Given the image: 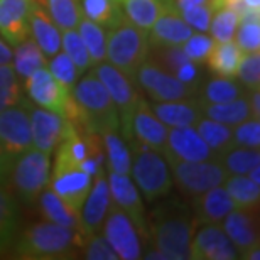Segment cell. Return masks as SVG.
<instances>
[{
    "mask_svg": "<svg viewBox=\"0 0 260 260\" xmlns=\"http://www.w3.org/2000/svg\"><path fill=\"white\" fill-rule=\"evenodd\" d=\"M19 228L17 203L0 183V253L12 245Z\"/></svg>",
    "mask_w": 260,
    "mask_h": 260,
    "instance_id": "34",
    "label": "cell"
},
{
    "mask_svg": "<svg viewBox=\"0 0 260 260\" xmlns=\"http://www.w3.org/2000/svg\"><path fill=\"white\" fill-rule=\"evenodd\" d=\"M152 112L155 117L164 123L166 127H188L196 125L203 115V105L194 98H181V100H168V102H154Z\"/></svg>",
    "mask_w": 260,
    "mask_h": 260,
    "instance_id": "25",
    "label": "cell"
},
{
    "mask_svg": "<svg viewBox=\"0 0 260 260\" xmlns=\"http://www.w3.org/2000/svg\"><path fill=\"white\" fill-rule=\"evenodd\" d=\"M198 134L205 140L206 145L210 147L216 155L221 154L223 150L232 147V127L225 125L221 122L211 120L208 117H201L196 123Z\"/></svg>",
    "mask_w": 260,
    "mask_h": 260,
    "instance_id": "39",
    "label": "cell"
},
{
    "mask_svg": "<svg viewBox=\"0 0 260 260\" xmlns=\"http://www.w3.org/2000/svg\"><path fill=\"white\" fill-rule=\"evenodd\" d=\"M235 208L237 205L223 184L193 196V215L198 225L221 223L223 218Z\"/></svg>",
    "mask_w": 260,
    "mask_h": 260,
    "instance_id": "23",
    "label": "cell"
},
{
    "mask_svg": "<svg viewBox=\"0 0 260 260\" xmlns=\"http://www.w3.org/2000/svg\"><path fill=\"white\" fill-rule=\"evenodd\" d=\"M159 49V64L174 75L179 81L200 90V76L201 71L198 63L191 61L181 48H157Z\"/></svg>",
    "mask_w": 260,
    "mask_h": 260,
    "instance_id": "26",
    "label": "cell"
},
{
    "mask_svg": "<svg viewBox=\"0 0 260 260\" xmlns=\"http://www.w3.org/2000/svg\"><path fill=\"white\" fill-rule=\"evenodd\" d=\"M233 41L242 53H257L260 49V20H240Z\"/></svg>",
    "mask_w": 260,
    "mask_h": 260,
    "instance_id": "48",
    "label": "cell"
},
{
    "mask_svg": "<svg viewBox=\"0 0 260 260\" xmlns=\"http://www.w3.org/2000/svg\"><path fill=\"white\" fill-rule=\"evenodd\" d=\"M147 32L125 20L107 30V63L115 66L130 80H135L139 66L149 58ZM135 83V81H134Z\"/></svg>",
    "mask_w": 260,
    "mask_h": 260,
    "instance_id": "6",
    "label": "cell"
},
{
    "mask_svg": "<svg viewBox=\"0 0 260 260\" xmlns=\"http://www.w3.org/2000/svg\"><path fill=\"white\" fill-rule=\"evenodd\" d=\"M12 68L20 80H25L30 73L48 64V58H46L44 53L39 49V46L34 43V39L30 36L15 46V51H12Z\"/></svg>",
    "mask_w": 260,
    "mask_h": 260,
    "instance_id": "35",
    "label": "cell"
},
{
    "mask_svg": "<svg viewBox=\"0 0 260 260\" xmlns=\"http://www.w3.org/2000/svg\"><path fill=\"white\" fill-rule=\"evenodd\" d=\"M247 176L253 181V183L260 186V166H255V168H253L252 171H248Z\"/></svg>",
    "mask_w": 260,
    "mask_h": 260,
    "instance_id": "55",
    "label": "cell"
},
{
    "mask_svg": "<svg viewBox=\"0 0 260 260\" xmlns=\"http://www.w3.org/2000/svg\"><path fill=\"white\" fill-rule=\"evenodd\" d=\"M213 46H215V39L211 36H208L206 32H193L179 48L191 61H194V63H205L206 58L211 53Z\"/></svg>",
    "mask_w": 260,
    "mask_h": 260,
    "instance_id": "47",
    "label": "cell"
},
{
    "mask_svg": "<svg viewBox=\"0 0 260 260\" xmlns=\"http://www.w3.org/2000/svg\"><path fill=\"white\" fill-rule=\"evenodd\" d=\"M29 30L30 38L34 39V43L39 46V49L48 59L61 51V30L56 27L48 10L38 0H32L30 4Z\"/></svg>",
    "mask_w": 260,
    "mask_h": 260,
    "instance_id": "24",
    "label": "cell"
},
{
    "mask_svg": "<svg viewBox=\"0 0 260 260\" xmlns=\"http://www.w3.org/2000/svg\"><path fill=\"white\" fill-rule=\"evenodd\" d=\"M91 71L95 73V76L102 81V85L110 95L113 105L117 108L118 120H120V134L128 144L132 140V130H130L132 115L140 98L135 83L107 61L95 64Z\"/></svg>",
    "mask_w": 260,
    "mask_h": 260,
    "instance_id": "8",
    "label": "cell"
},
{
    "mask_svg": "<svg viewBox=\"0 0 260 260\" xmlns=\"http://www.w3.org/2000/svg\"><path fill=\"white\" fill-rule=\"evenodd\" d=\"M223 186L237 208H257L260 201V186L253 183L248 176H228Z\"/></svg>",
    "mask_w": 260,
    "mask_h": 260,
    "instance_id": "38",
    "label": "cell"
},
{
    "mask_svg": "<svg viewBox=\"0 0 260 260\" xmlns=\"http://www.w3.org/2000/svg\"><path fill=\"white\" fill-rule=\"evenodd\" d=\"M164 157L179 160H210L216 159V154L208 147L194 125L173 127L168 130V140L162 150Z\"/></svg>",
    "mask_w": 260,
    "mask_h": 260,
    "instance_id": "17",
    "label": "cell"
},
{
    "mask_svg": "<svg viewBox=\"0 0 260 260\" xmlns=\"http://www.w3.org/2000/svg\"><path fill=\"white\" fill-rule=\"evenodd\" d=\"M10 168H12V160H10V157L5 154V150L0 145V183H4L9 178Z\"/></svg>",
    "mask_w": 260,
    "mask_h": 260,
    "instance_id": "51",
    "label": "cell"
},
{
    "mask_svg": "<svg viewBox=\"0 0 260 260\" xmlns=\"http://www.w3.org/2000/svg\"><path fill=\"white\" fill-rule=\"evenodd\" d=\"M107 181H108V189H110L112 203L117 205L130 218V221L137 228L139 235L145 237L147 235L145 213H144L142 198H140L137 186L128 178V174H117L112 173V171L107 174Z\"/></svg>",
    "mask_w": 260,
    "mask_h": 260,
    "instance_id": "16",
    "label": "cell"
},
{
    "mask_svg": "<svg viewBox=\"0 0 260 260\" xmlns=\"http://www.w3.org/2000/svg\"><path fill=\"white\" fill-rule=\"evenodd\" d=\"M137 85L152 98L154 102H168V100H181V98L193 96L198 90L193 86L179 81L174 75H171L168 70L157 64L149 58L139 66L135 73Z\"/></svg>",
    "mask_w": 260,
    "mask_h": 260,
    "instance_id": "11",
    "label": "cell"
},
{
    "mask_svg": "<svg viewBox=\"0 0 260 260\" xmlns=\"http://www.w3.org/2000/svg\"><path fill=\"white\" fill-rule=\"evenodd\" d=\"M247 88L242 85L238 80L228 76H218L211 78L205 83L201 90L200 102L203 105H215V103H226L237 98H242L247 95Z\"/></svg>",
    "mask_w": 260,
    "mask_h": 260,
    "instance_id": "30",
    "label": "cell"
},
{
    "mask_svg": "<svg viewBox=\"0 0 260 260\" xmlns=\"http://www.w3.org/2000/svg\"><path fill=\"white\" fill-rule=\"evenodd\" d=\"M196 220L184 206L168 203L155 213L152 235L154 245L168 260H186L189 257L191 238L196 230Z\"/></svg>",
    "mask_w": 260,
    "mask_h": 260,
    "instance_id": "2",
    "label": "cell"
},
{
    "mask_svg": "<svg viewBox=\"0 0 260 260\" xmlns=\"http://www.w3.org/2000/svg\"><path fill=\"white\" fill-rule=\"evenodd\" d=\"M132 140L140 145H145L149 149H154L157 152H162L166 147V140H168V130L162 122L155 117V113L150 108V103H147L144 98H139L137 107L134 110L132 123ZM130 140V142H132Z\"/></svg>",
    "mask_w": 260,
    "mask_h": 260,
    "instance_id": "19",
    "label": "cell"
},
{
    "mask_svg": "<svg viewBox=\"0 0 260 260\" xmlns=\"http://www.w3.org/2000/svg\"><path fill=\"white\" fill-rule=\"evenodd\" d=\"M173 181L183 193L196 196L200 193L221 186L228 178L225 168L218 159L210 160H179L166 157Z\"/></svg>",
    "mask_w": 260,
    "mask_h": 260,
    "instance_id": "9",
    "label": "cell"
},
{
    "mask_svg": "<svg viewBox=\"0 0 260 260\" xmlns=\"http://www.w3.org/2000/svg\"><path fill=\"white\" fill-rule=\"evenodd\" d=\"M189 257L194 260H235L240 258V253L220 223H206L191 238Z\"/></svg>",
    "mask_w": 260,
    "mask_h": 260,
    "instance_id": "15",
    "label": "cell"
},
{
    "mask_svg": "<svg viewBox=\"0 0 260 260\" xmlns=\"http://www.w3.org/2000/svg\"><path fill=\"white\" fill-rule=\"evenodd\" d=\"M216 9H220V0H218V2H213V4L191 5V7L178 10V12L193 30H196V32H208L211 17Z\"/></svg>",
    "mask_w": 260,
    "mask_h": 260,
    "instance_id": "44",
    "label": "cell"
},
{
    "mask_svg": "<svg viewBox=\"0 0 260 260\" xmlns=\"http://www.w3.org/2000/svg\"><path fill=\"white\" fill-rule=\"evenodd\" d=\"M213 2H218V0H174V2H171V5H173L176 10H181V9H186V7H191V5L213 4Z\"/></svg>",
    "mask_w": 260,
    "mask_h": 260,
    "instance_id": "53",
    "label": "cell"
},
{
    "mask_svg": "<svg viewBox=\"0 0 260 260\" xmlns=\"http://www.w3.org/2000/svg\"><path fill=\"white\" fill-rule=\"evenodd\" d=\"M220 164L225 168L228 176H247L255 166H260L258 149L245 147H228L216 155Z\"/></svg>",
    "mask_w": 260,
    "mask_h": 260,
    "instance_id": "36",
    "label": "cell"
},
{
    "mask_svg": "<svg viewBox=\"0 0 260 260\" xmlns=\"http://www.w3.org/2000/svg\"><path fill=\"white\" fill-rule=\"evenodd\" d=\"M91 184L93 176L80 169V166L54 162L53 176L49 179L51 189L78 215H80L83 203L90 193Z\"/></svg>",
    "mask_w": 260,
    "mask_h": 260,
    "instance_id": "13",
    "label": "cell"
},
{
    "mask_svg": "<svg viewBox=\"0 0 260 260\" xmlns=\"http://www.w3.org/2000/svg\"><path fill=\"white\" fill-rule=\"evenodd\" d=\"M10 61H12V49H10V46L0 38V66L7 64Z\"/></svg>",
    "mask_w": 260,
    "mask_h": 260,
    "instance_id": "54",
    "label": "cell"
},
{
    "mask_svg": "<svg viewBox=\"0 0 260 260\" xmlns=\"http://www.w3.org/2000/svg\"><path fill=\"white\" fill-rule=\"evenodd\" d=\"M247 98H248V105L252 108L253 117L258 118L260 117V90L258 88H253V90L247 91Z\"/></svg>",
    "mask_w": 260,
    "mask_h": 260,
    "instance_id": "52",
    "label": "cell"
},
{
    "mask_svg": "<svg viewBox=\"0 0 260 260\" xmlns=\"http://www.w3.org/2000/svg\"><path fill=\"white\" fill-rule=\"evenodd\" d=\"M93 178H95V183L91 184L90 193H88L80 211L81 230L86 237L96 235V233L102 232L103 221H105L108 210H110V205H112L107 173H100V174L93 176Z\"/></svg>",
    "mask_w": 260,
    "mask_h": 260,
    "instance_id": "18",
    "label": "cell"
},
{
    "mask_svg": "<svg viewBox=\"0 0 260 260\" xmlns=\"http://www.w3.org/2000/svg\"><path fill=\"white\" fill-rule=\"evenodd\" d=\"M248 9L255 10V12H260V0H243Z\"/></svg>",
    "mask_w": 260,
    "mask_h": 260,
    "instance_id": "56",
    "label": "cell"
},
{
    "mask_svg": "<svg viewBox=\"0 0 260 260\" xmlns=\"http://www.w3.org/2000/svg\"><path fill=\"white\" fill-rule=\"evenodd\" d=\"M120 5L130 24L149 32L157 17L169 5V0H120Z\"/></svg>",
    "mask_w": 260,
    "mask_h": 260,
    "instance_id": "28",
    "label": "cell"
},
{
    "mask_svg": "<svg viewBox=\"0 0 260 260\" xmlns=\"http://www.w3.org/2000/svg\"><path fill=\"white\" fill-rule=\"evenodd\" d=\"M39 2H41V4H43V0H39Z\"/></svg>",
    "mask_w": 260,
    "mask_h": 260,
    "instance_id": "57",
    "label": "cell"
},
{
    "mask_svg": "<svg viewBox=\"0 0 260 260\" xmlns=\"http://www.w3.org/2000/svg\"><path fill=\"white\" fill-rule=\"evenodd\" d=\"M71 122L63 115L48 108L30 103V134H32V147L51 155L70 128Z\"/></svg>",
    "mask_w": 260,
    "mask_h": 260,
    "instance_id": "14",
    "label": "cell"
},
{
    "mask_svg": "<svg viewBox=\"0 0 260 260\" xmlns=\"http://www.w3.org/2000/svg\"><path fill=\"white\" fill-rule=\"evenodd\" d=\"M61 48L64 49L63 53L73 61V64L80 73L86 71L91 66L90 54H88L85 43L76 29H68L61 32Z\"/></svg>",
    "mask_w": 260,
    "mask_h": 260,
    "instance_id": "41",
    "label": "cell"
},
{
    "mask_svg": "<svg viewBox=\"0 0 260 260\" xmlns=\"http://www.w3.org/2000/svg\"><path fill=\"white\" fill-rule=\"evenodd\" d=\"M194 30L186 24V20L181 17L179 12L173 5L164 9V12L159 15L154 25L147 32L150 48H179Z\"/></svg>",
    "mask_w": 260,
    "mask_h": 260,
    "instance_id": "21",
    "label": "cell"
},
{
    "mask_svg": "<svg viewBox=\"0 0 260 260\" xmlns=\"http://www.w3.org/2000/svg\"><path fill=\"white\" fill-rule=\"evenodd\" d=\"M83 253L85 258L90 260H117L118 255L113 250L110 243L107 242L105 237H102L100 233L96 235H90L86 238L85 245H83Z\"/></svg>",
    "mask_w": 260,
    "mask_h": 260,
    "instance_id": "50",
    "label": "cell"
},
{
    "mask_svg": "<svg viewBox=\"0 0 260 260\" xmlns=\"http://www.w3.org/2000/svg\"><path fill=\"white\" fill-rule=\"evenodd\" d=\"M238 81L247 90H253L260 85V53H243L240 64H238L237 75Z\"/></svg>",
    "mask_w": 260,
    "mask_h": 260,
    "instance_id": "49",
    "label": "cell"
},
{
    "mask_svg": "<svg viewBox=\"0 0 260 260\" xmlns=\"http://www.w3.org/2000/svg\"><path fill=\"white\" fill-rule=\"evenodd\" d=\"M78 34L81 36L85 48L90 54L91 66H95L107 59V29L98 25L91 20L81 17L78 24Z\"/></svg>",
    "mask_w": 260,
    "mask_h": 260,
    "instance_id": "37",
    "label": "cell"
},
{
    "mask_svg": "<svg viewBox=\"0 0 260 260\" xmlns=\"http://www.w3.org/2000/svg\"><path fill=\"white\" fill-rule=\"evenodd\" d=\"M81 15L103 29H113L125 22L122 5L118 0H78Z\"/></svg>",
    "mask_w": 260,
    "mask_h": 260,
    "instance_id": "27",
    "label": "cell"
},
{
    "mask_svg": "<svg viewBox=\"0 0 260 260\" xmlns=\"http://www.w3.org/2000/svg\"><path fill=\"white\" fill-rule=\"evenodd\" d=\"M128 147L132 152L130 173L140 196L145 201H155L168 196L173 188V176L162 152L140 145L134 140L128 142Z\"/></svg>",
    "mask_w": 260,
    "mask_h": 260,
    "instance_id": "4",
    "label": "cell"
},
{
    "mask_svg": "<svg viewBox=\"0 0 260 260\" xmlns=\"http://www.w3.org/2000/svg\"><path fill=\"white\" fill-rule=\"evenodd\" d=\"M46 68L49 70V73L53 75L56 80H58L61 85H63L66 90H73L75 83L78 81V75L80 71L76 70V66L73 64V61L68 58L64 53H56L54 56H51L48 59V64Z\"/></svg>",
    "mask_w": 260,
    "mask_h": 260,
    "instance_id": "45",
    "label": "cell"
},
{
    "mask_svg": "<svg viewBox=\"0 0 260 260\" xmlns=\"http://www.w3.org/2000/svg\"><path fill=\"white\" fill-rule=\"evenodd\" d=\"M238 22H240V17L230 9L220 7L215 10L210 22V27H208V32L215 43H225V41H232L233 36H235V30L238 27Z\"/></svg>",
    "mask_w": 260,
    "mask_h": 260,
    "instance_id": "42",
    "label": "cell"
},
{
    "mask_svg": "<svg viewBox=\"0 0 260 260\" xmlns=\"http://www.w3.org/2000/svg\"><path fill=\"white\" fill-rule=\"evenodd\" d=\"M22 98L17 73L9 63L0 66V112L15 105Z\"/></svg>",
    "mask_w": 260,
    "mask_h": 260,
    "instance_id": "43",
    "label": "cell"
},
{
    "mask_svg": "<svg viewBox=\"0 0 260 260\" xmlns=\"http://www.w3.org/2000/svg\"><path fill=\"white\" fill-rule=\"evenodd\" d=\"M103 237L117 252L122 260H137L142 258V245L137 228L130 221V218L117 205H110L108 215L103 221Z\"/></svg>",
    "mask_w": 260,
    "mask_h": 260,
    "instance_id": "12",
    "label": "cell"
},
{
    "mask_svg": "<svg viewBox=\"0 0 260 260\" xmlns=\"http://www.w3.org/2000/svg\"><path fill=\"white\" fill-rule=\"evenodd\" d=\"M232 147H260V118L252 117L248 120L232 127Z\"/></svg>",
    "mask_w": 260,
    "mask_h": 260,
    "instance_id": "46",
    "label": "cell"
},
{
    "mask_svg": "<svg viewBox=\"0 0 260 260\" xmlns=\"http://www.w3.org/2000/svg\"><path fill=\"white\" fill-rule=\"evenodd\" d=\"M0 145L12 162L32 147L30 102L20 98L15 105L0 112Z\"/></svg>",
    "mask_w": 260,
    "mask_h": 260,
    "instance_id": "10",
    "label": "cell"
},
{
    "mask_svg": "<svg viewBox=\"0 0 260 260\" xmlns=\"http://www.w3.org/2000/svg\"><path fill=\"white\" fill-rule=\"evenodd\" d=\"M221 228L240 253V258L245 257L253 248L260 247L257 220L252 210H248V208L232 210L223 218Z\"/></svg>",
    "mask_w": 260,
    "mask_h": 260,
    "instance_id": "20",
    "label": "cell"
},
{
    "mask_svg": "<svg viewBox=\"0 0 260 260\" xmlns=\"http://www.w3.org/2000/svg\"><path fill=\"white\" fill-rule=\"evenodd\" d=\"M203 115L211 118V120L225 123V125L235 127L238 123L252 118L253 113H252L250 105H248V98L245 95V96L226 102V103H215V105L210 103V105H203Z\"/></svg>",
    "mask_w": 260,
    "mask_h": 260,
    "instance_id": "33",
    "label": "cell"
},
{
    "mask_svg": "<svg viewBox=\"0 0 260 260\" xmlns=\"http://www.w3.org/2000/svg\"><path fill=\"white\" fill-rule=\"evenodd\" d=\"M38 200H39L41 211H43V216L48 221H53L56 225H61V226L78 228V230H81L80 215L73 211L53 189L46 188L43 193L39 194Z\"/></svg>",
    "mask_w": 260,
    "mask_h": 260,
    "instance_id": "29",
    "label": "cell"
},
{
    "mask_svg": "<svg viewBox=\"0 0 260 260\" xmlns=\"http://www.w3.org/2000/svg\"><path fill=\"white\" fill-rule=\"evenodd\" d=\"M242 54V49L238 48L233 39L225 41V43H215L205 63L215 75L233 78L237 75Z\"/></svg>",
    "mask_w": 260,
    "mask_h": 260,
    "instance_id": "31",
    "label": "cell"
},
{
    "mask_svg": "<svg viewBox=\"0 0 260 260\" xmlns=\"http://www.w3.org/2000/svg\"><path fill=\"white\" fill-rule=\"evenodd\" d=\"M118 2H120V0H118Z\"/></svg>",
    "mask_w": 260,
    "mask_h": 260,
    "instance_id": "58",
    "label": "cell"
},
{
    "mask_svg": "<svg viewBox=\"0 0 260 260\" xmlns=\"http://www.w3.org/2000/svg\"><path fill=\"white\" fill-rule=\"evenodd\" d=\"M10 183L20 200L32 203L49 186L51 179V160L49 155L39 149L30 147L14 159L10 168Z\"/></svg>",
    "mask_w": 260,
    "mask_h": 260,
    "instance_id": "7",
    "label": "cell"
},
{
    "mask_svg": "<svg viewBox=\"0 0 260 260\" xmlns=\"http://www.w3.org/2000/svg\"><path fill=\"white\" fill-rule=\"evenodd\" d=\"M100 135L103 139V145H105V162L112 173L130 174L132 152H130L127 140L122 137L118 130H108Z\"/></svg>",
    "mask_w": 260,
    "mask_h": 260,
    "instance_id": "32",
    "label": "cell"
},
{
    "mask_svg": "<svg viewBox=\"0 0 260 260\" xmlns=\"http://www.w3.org/2000/svg\"><path fill=\"white\" fill-rule=\"evenodd\" d=\"M86 238L78 228L61 226L53 221L36 223L15 242V255L30 260L70 258L81 250Z\"/></svg>",
    "mask_w": 260,
    "mask_h": 260,
    "instance_id": "1",
    "label": "cell"
},
{
    "mask_svg": "<svg viewBox=\"0 0 260 260\" xmlns=\"http://www.w3.org/2000/svg\"><path fill=\"white\" fill-rule=\"evenodd\" d=\"M43 4L48 7L49 17L61 32L78 27L83 17L78 0H43Z\"/></svg>",
    "mask_w": 260,
    "mask_h": 260,
    "instance_id": "40",
    "label": "cell"
},
{
    "mask_svg": "<svg viewBox=\"0 0 260 260\" xmlns=\"http://www.w3.org/2000/svg\"><path fill=\"white\" fill-rule=\"evenodd\" d=\"M71 95L85 115L88 132H95L98 135L108 132V130L120 132V120H118L117 108L105 86L95 76V73H88L80 81H76L71 90Z\"/></svg>",
    "mask_w": 260,
    "mask_h": 260,
    "instance_id": "3",
    "label": "cell"
},
{
    "mask_svg": "<svg viewBox=\"0 0 260 260\" xmlns=\"http://www.w3.org/2000/svg\"><path fill=\"white\" fill-rule=\"evenodd\" d=\"M32 0H0V38L17 46L30 36L29 15Z\"/></svg>",
    "mask_w": 260,
    "mask_h": 260,
    "instance_id": "22",
    "label": "cell"
},
{
    "mask_svg": "<svg viewBox=\"0 0 260 260\" xmlns=\"http://www.w3.org/2000/svg\"><path fill=\"white\" fill-rule=\"evenodd\" d=\"M25 91L29 98L38 107L48 108L59 115H63L66 120H70L78 128H85V115L81 108L73 98L71 91L61 85L56 78L51 75L48 68H39L24 80Z\"/></svg>",
    "mask_w": 260,
    "mask_h": 260,
    "instance_id": "5",
    "label": "cell"
}]
</instances>
